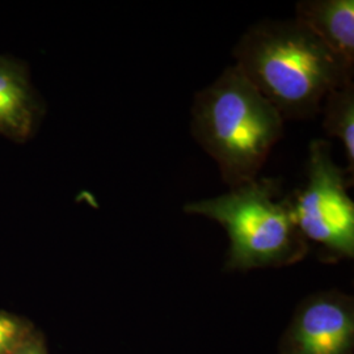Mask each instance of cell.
Instances as JSON below:
<instances>
[{
  "label": "cell",
  "mask_w": 354,
  "mask_h": 354,
  "mask_svg": "<svg viewBox=\"0 0 354 354\" xmlns=\"http://www.w3.org/2000/svg\"><path fill=\"white\" fill-rule=\"evenodd\" d=\"M235 66L283 121L314 118L332 89L353 80V67L298 20H263L234 49Z\"/></svg>",
  "instance_id": "cell-1"
},
{
  "label": "cell",
  "mask_w": 354,
  "mask_h": 354,
  "mask_svg": "<svg viewBox=\"0 0 354 354\" xmlns=\"http://www.w3.org/2000/svg\"><path fill=\"white\" fill-rule=\"evenodd\" d=\"M190 130L230 188L259 177L283 136V118L234 64L196 93Z\"/></svg>",
  "instance_id": "cell-2"
},
{
  "label": "cell",
  "mask_w": 354,
  "mask_h": 354,
  "mask_svg": "<svg viewBox=\"0 0 354 354\" xmlns=\"http://www.w3.org/2000/svg\"><path fill=\"white\" fill-rule=\"evenodd\" d=\"M279 193L277 178L257 177L222 196L187 203L184 212L226 230L228 272L290 266L307 256L308 243L295 225L289 197L279 198Z\"/></svg>",
  "instance_id": "cell-3"
},
{
  "label": "cell",
  "mask_w": 354,
  "mask_h": 354,
  "mask_svg": "<svg viewBox=\"0 0 354 354\" xmlns=\"http://www.w3.org/2000/svg\"><path fill=\"white\" fill-rule=\"evenodd\" d=\"M307 181L289 197L295 225L302 236L322 248L327 261L354 257V203L348 194L349 175L336 165L328 140L308 146Z\"/></svg>",
  "instance_id": "cell-4"
},
{
  "label": "cell",
  "mask_w": 354,
  "mask_h": 354,
  "mask_svg": "<svg viewBox=\"0 0 354 354\" xmlns=\"http://www.w3.org/2000/svg\"><path fill=\"white\" fill-rule=\"evenodd\" d=\"M353 297L317 291L294 311L279 344V354H353Z\"/></svg>",
  "instance_id": "cell-5"
},
{
  "label": "cell",
  "mask_w": 354,
  "mask_h": 354,
  "mask_svg": "<svg viewBox=\"0 0 354 354\" xmlns=\"http://www.w3.org/2000/svg\"><path fill=\"white\" fill-rule=\"evenodd\" d=\"M41 105L20 61L0 55V134L26 142L36 129Z\"/></svg>",
  "instance_id": "cell-6"
},
{
  "label": "cell",
  "mask_w": 354,
  "mask_h": 354,
  "mask_svg": "<svg viewBox=\"0 0 354 354\" xmlns=\"http://www.w3.org/2000/svg\"><path fill=\"white\" fill-rule=\"evenodd\" d=\"M295 15L329 50L354 67L353 0H302L295 6Z\"/></svg>",
  "instance_id": "cell-7"
},
{
  "label": "cell",
  "mask_w": 354,
  "mask_h": 354,
  "mask_svg": "<svg viewBox=\"0 0 354 354\" xmlns=\"http://www.w3.org/2000/svg\"><path fill=\"white\" fill-rule=\"evenodd\" d=\"M323 127L329 137L342 143L346 156V172L354 175V83L353 80L332 89L326 96L322 111Z\"/></svg>",
  "instance_id": "cell-8"
},
{
  "label": "cell",
  "mask_w": 354,
  "mask_h": 354,
  "mask_svg": "<svg viewBox=\"0 0 354 354\" xmlns=\"http://www.w3.org/2000/svg\"><path fill=\"white\" fill-rule=\"evenodd\" d=\"M32 332L20 317L0 311V354H10Z\"/></svg>",
  "instance_id": "cell-9"
},
{
  "label": "cell",
  "mask_w": 354,
  "mask_h": 354,
  "mask_svg": "<svg viewBox=\"0 0 354 354\" xmlns=\"http://www.w3.org/2000/svg\"><path fill=\"white\" fill-rule=\"evenodd\" d=\"M10 354H48V351L42 337L30 332Z\"/></svg>",
  "instance_id": "cell-10"
}]
</instances>
